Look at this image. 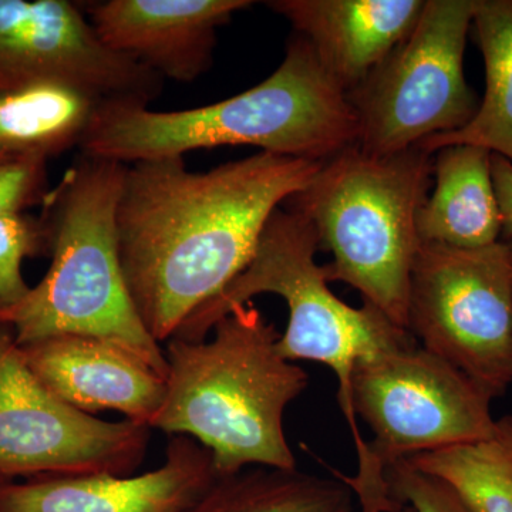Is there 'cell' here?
<instances>
[{
    "label": "cell",
    "mask_w": 512,
    "mask_h": 512,
    "mask_svg": "<svg viewBox=\"0 0 512 512\" xmlns=\"http://www.w3.org/2000/svg\"><path fill=\"white\" fill-rule=\"evenodd\" d=\"M474 10L476 0H426L409 36L348 93L365 153H403L474 119L480 103L464 74Z\"/></svg>",
    "instance_id": "8"
},
{
    "label": "cell",
    "mask_w": 512,
    "mask_h": 512,
    "mask_svg": "<svg viewBox=\"0 0 512 512\" xmlns=\"http://www.w3.org/2000/svg\"><path fill=\"white\" fill-rule=\"evenodd\" d=\"M386 480L393 500L416 512H476L446 481L416 470L407 461L387 468Z\"/></svg>",
    "instance_id": "22"
},
{
    "label": "cell",
    "mask_w": 512,
    "mask_h": 512,
    "mask_svg": "<svg viewBox=\"0 0 512 512\" xmlns=\"http://www.w3.org/2000/svg\"><path fill=\"white\" fill-rule=\"evenodd\" d=\"M436 187L417 215L423 244L483 248L501 241V214L491 153L458 144L434 153Z\"/></svg>",
    "instance_id": "16"
},
{
    "label": "cell",
    "mask_w": 512,
    "mask_h": 512,
    "mask_svg": "<svg viewBox=\"0 0 512 512\" xmlns=\"http://www.w3.org/2000/svg\"><path fill=\"white\" fill-rule=\"evenodd\" d=\"M49 191L47 161L0 164V217L42 205Z\"/></svg>",
    "instance_id": "23"
},
{
    "label": "cell",
    "mask_w": 512,
    "mask_h": 512,
    "mask_svg": "<svg viewBox=\"0 0 512 512\" xmlns=\"http://www.w3.org/2000/svg\"><path fill=\"white\" fill-rule=\"evenodd\" d=\"M396 512H416V510L410 507V505H403V507L400 508V510H397Z\"/></svg>",
    "instance_id": "25"
},
{
    "label": "cell",
    "mask_w": 512,
    "mask_h": 512,
    "mask_svg": "<svg viewBox=\"0 0 512 512\" xmlns=\"http://www.w3.org/2000/svg\"><path fill=\"white\" fill-rule=\"evenodd\" d=\"M212 332L201 342L168 340L165 396L151 429L208 448L217 478L249 467L296 470L284 416L309 376L279 353L281 335L252 305L232 309Z\"/></svg>",
    "instance_id": "3"
},
{
    "label": "cell",
    "mask_w": 512,
    "mask_h": 512,
    "mask_svg": "<svg viewBox=\"0 0 512 512\" xmlns=\"http://www.w3.org/2000/svg\"><path fill=\"white\" fill-rule=\"evenodd\" d=\"M319 249L312 225L292 208L279 207L266 222L247 268L192 312L173 338L201 342L232 309L247 305L254 296H281L289 322L278 340L279 353L289 362L322 363L335 373L339 406L355 443L356 477H362L369 467V450L350 403L353 369L357 360L414 338L375 306L363 302L353 308L330 291L325 268L316 262Z\"/></svg>",
    "instance_id": "6"
},
{
    "label": "cell",
    "mask_w": 512,
    "mask_h": 512,
    "mask_svg": "<svg viewBox=\"0 0 512 512\" xmlns=\"http://www.w3.org/2000/svg\"><path fill=\"white\" fill-rule=\"evenodd\" d=\"M126 170L82 154L49 191L40 217L52 265L23 301L0 312V325L19 346L60 335L107 340L167 379L165 353L138 315L121 266L117 211Z\"/></svg>",
    "instance_id": "4"
},
{
    "label": "cell",
    "mask_w": 512,
    "mask_h": 512,
    "mask_svg": "<svg viewBox=\"0 0 512 512\" xmlns=\"http://www.w3.org/2000/svg\"><path fill=\"white\" fill-rule=\"evenodd\" d=\"M323 163L261 151L207 173L188 171L184 157L127 164L117 211L121 266L157 343L247 268L269 217Z\"/></svg>",
    "instance_id": "1"
},
{
    "label": "cell",
    "mask_w": 512,
    "mask_h": 512,
    "mask_svg": "<svg viewBox=\"0 0 512 512\" xmlns=\"http://www.w3.org/2000/svg\"><path fill=\"white\" fill-rule=\"evenodd\" d=\"M60 80L103 100L150 104L164 79L119 55L94 32L82 6L69 0H0V93Z\"/></svg>",
    "instance_id": "11"
},
{
    "label": "cell",
    "mask_w": 512,
    "mask_h": 512,
    "mask_svg": "<svg viewBox=\"0 0 512 512\" xmlns=\"http://www.w3.org/2000/svg\"><path fill=\"white\" fill-rule=\"evenodd\" d=\"M434 154L419 147L372 156L353 144L323 163L286 201L333 256L329 282H345L407 330L410 275L421 241L417 215L427 200Z\"/></svg>",
    "instance_id": "5"
},
{
    "label": "cell",
    "mask_w": 512,
    "mask_h": 512,
    "mask_svg": "<svg viewBox=\"0 0 512 512\" xmlns=\"http://www.w3.org/2000/svg\"><path fill=\"white\" fill-rule=\"evenodd\" d=\"M19 348L37 379L80 412L114 410L150 427L163 404L164 377L107 340L60 335Z\"/></svg>",
    "instance_id": "14"
},
{
    "label": "cell",
    "mask_w": 512,
    "mask_h": 512,
    "mask_svg": "<svg viewBox=\"0 0 512 512\" xmlns=\"http://www.w3.org/2000/svg\"><path fill=\"white\" fill-rule=\"evenodd\" d=\"M426 0H272L346 94L409 36Z\"/></svg>",
    "instance_id": "15"
},
{
    "label": "cell",
    "mask_w": 512,
    "mask_h": 512,
    "mask_svg": "<svg viewBox=\"0 0 512 512\" xmlns=\"http://www.w3.org/2000/svg\"><path fill=\"white\" fill-rule=\"evenodd\" d=\"M407 330L421 348L493 399L512 383V269L507 242L423 244L414 259Z\"/></svg>",
    "instance_id": "9"
},
{
    "label": "cell",
    "mask_w": 512,
    "mask_h": 512,
    "mask_svg": "<svg viewBox=\"0 0 512 512\" xmlns=\"http://www.w3.org/2000/svg\"><path fill=\"white\" fill-rule=\"evenodd\" d=\"M508 249H510L511 269H512V242H507Z\"/></svg>",
    "instance_id": "26"
},
{
    "label": "cell",
    "mask_w": 512,
    "mask_h": 512,
    "mask_svg": "<svg viewBox=\"0 0 512 512\" xmlns=\"http://www.w3.org/2000/svg\"><path fill=\"white\" fill-rule=\"evenodd\" d=\"M473 28L485 66V93L474 119L461 130L427 138L421 150L476 146L512 163V0H476Z\"/></svg>",
    "instance_id": "18"
},
{
    "label": "cell",
    "mask_w": 512,
    "mask_h": 512,
    "mask_svg": "<svg viewBox=\"0 0 512 512\" xmlns=\"http://www.w3.org/2000/svg\"><path fill=\"white\" fill-rule=\"evenodd\" d=\"M150 427L80 412L30 370L15 333L0 325V483L15 477L133 473Z\"/></svg>",
    "instance_id": "10"
},
{
    "label": "cell",
    "mask_w": 512,
    "mask_h": 512,
    "mask_svg": "<svg viewBox=\"0 0 512 512\" xmlns=\"http://www.w3.org/2000/svg\"><path fill=\"white\" fill-rule=\"evenodd\" d=\"M50 256L49 229L28 212L0 217V312L18 305L30 292L22 274L26 258Z\"/></svg>",
    "instance_id": "21"
},
{
    "label": "cell",
    "mask_w": 512,
    "mask_h": 512,
    "mask_svg": "<svg viewBox=\"0 0 512 512\" xmlns=\"http://www.w3.org/2000/svg\"><path fill=\"white\" fill-rule=\"evenodd\" d=\"M357 138L359 123L348 94L295 33L284 62L268 79L220 103L153 111L137 100L101 101L80 150L121 164L222 146L328 161L357 144Z\"/></svg>",
    "instance_id": "2"
},
{
    "label": "cell",
    "mask_w": 512,
    "mask_h": 512,
    "mask_svg": "<svg viewBox=\"0 0 512 512\" xmlns=\"http://www.w3.org/2000/svg\"><path fill=\"white\" fill-rule=\"evenodd\" d=\"M491 174L501 214V241L512 242V163L491 154Z\"/></svg>",
    "instance_id": "24"
},
{
    "label": "cell",
    "mask_w": 512,
    "mask_h": 512,
    "mask_svg": "<svg viewBox=\"0 0 512 512\" xmlns=\"http://www.w3.org/2000/svg\"><path fill=\"white\" fill-rule=\"evenodd\" d=\"M101 97L60 80L0 93V164L43 160L80 147Z\"/></svg>",
    "instance_id": "17"
},
{
    "label": "cell",
    "mask_w": 512,
    "mask_h": 512,
    "mask_svg": "<svg viewBox=\"0 0 512 512\" xmlns=\"http://www.w3.org/2000/svg\"><path fill=\"white\" fill-rule=\"evenodd\" d=\"M215 480L211 451L191 437L173 436L163 466L141 476L0 483V512H190Z\"/></svg>",
    "instance_id": "12"
},
{
    "label": "cell",
    "mask_w": 512,
    "mask_h": 512,
    "mask_svg": "<svg viewBox=\"0 0 512 512\" xmlns=\"http://www.w3.org/2000/svg\"><path fill=\"white\" fill-rule=\"evenodd\" d=\"M249 0H109L84 12L104 46L175 82L191 83L214 60L217 30Z\"/></svg>",
    "instance_id": "13"
},
{
    "label": "cell",
    "mask_w": 512,
    "mask_h": 512,
    "mask_svg": "<svg viewBox=\"0 0 512 512\" xmlns=\"http://www.w3.org/2000/svg\"><path fill=\"white\" fill-rule=\"evenodd\" d=\"M190 512H356V498L338 476L249 467L217 478Z\"/></svg>",
    "instance_id": "19"
},
{
    "label": "cell",
    "mask_w": 512,
    "mask_h": 512,
    "mask_svg": "<svg viewBox=\"0 0 512 512\" xmlns=\"http://www.w3.org/2000/svg\"><path fill=\"white\" fill-rule=\"evenodd\" d=\"M493 397L416 339L357 360L350 403L370 433L369 467L360 480L335 473L360 512H396L387 468L407 458L477 443L493 434Z\"/></svg>",
    "instance_id": "7"
},
{
    "label": "cell",
    "mask_w": 512,
    "mask_h": 512,
    "mask_svg": "<svg viewBox=\"0 0 512 512\" xmlns=\"http://www.w3.org/2000/svg\"><path fill=\"white\" fill-rule=\"evenodd\" d=\"M404 461L446 481L476 512H512V416L495 421L487 439Z\"/></svg>",
    "instance_id": "20"
}]
</instances>
